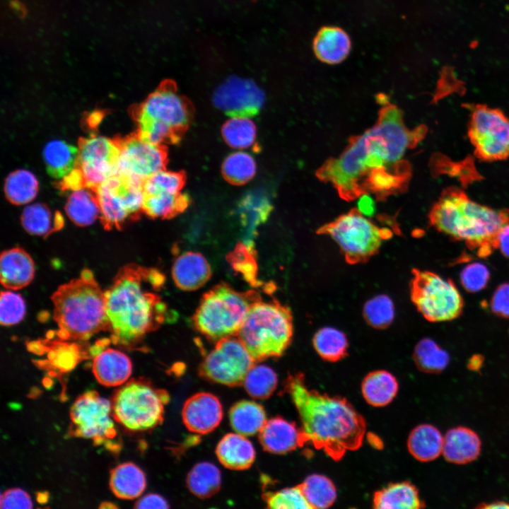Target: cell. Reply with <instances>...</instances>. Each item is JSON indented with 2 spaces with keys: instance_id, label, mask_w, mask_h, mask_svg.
<instances>
[{
  "instance_id": "7bdbcfd3",
  "label": "cell",
  "mask_w": 509,
  "mask_h": 509,
  "mask_svg": "<svg viewBox=\"0 0 509 509\" xmlns=\"http://www.w3.org/2000/svg\"><path fill=\"white\" fill-rule=\"evenodd\" d=\"M278 382L276 373L265 365H253L242 385L246 392L256 399H267L275 391Z\"/></svg>"
},
{
  "instance_id": "6f0895ef",
  "label": "cell",
  "mask_w": 509,
  "mask_h": 509,
  "mask_svg": "<svg viewBox=\"0 0 509 509\" xmlns=\"http://www.w3.org/2000/svg\"><path fill=\"white\" fill-rule=\"evenodd\" d=\"M100 508H117V506L115 505L114 504H112V503H103L100 505Z\"/></svg>"
},
{
  "instance_id": "f546056e",
  "label": "cell",
  "mask_w": 509,
  "mask_h": 509,
  "mask_svg": "<svg viewBox=\"0 0 509 509\" xmlns=\"http://www.w3.org/2000/svg\"><path fill=\"white\" fill-rule=\"evenodd\" d=\"M110 488L122 499H134L145 490L146 479L144 472L131 462L122 463L110 472Z\"/></svg>"
},
{
  "instance_id": "7a4b0ae2",
  "label": "cell",
  "mask_w": 509,
  "mask_h": 509,
  "mask_svg": "<svg viewBox=\"0 0 509 509\" xmlns=\"http://www.w3.org/2000/svg\"><path fill=\"white\" fill-rule=\"evenodd\" d=\"M164 283L163 274L153 268L129 264L119 269L105 291L107 332L113 344L134 347L165 322L168 307L157 293Z\"/></svg>"
},
{
  "instance_id": "277c9868",
  "label": "cell",
  "mask_w": 509,
  "mask_h": 509,
  "mask_svg": "<svg viewBox=\"0 0 509 509\" xmlns=\"http://www.w3.org/2000/svg\"><path fill=\"white\" fill-rule=\"evenodd\" d=\"M428 217L437 230L464 242L482 255L496 248L498 231L509 222V211L481 205L460 189L449 187L433 205Z\"/></svg>"
},
{
  "instance_id": "d6a6232c",
  "label": "cell",
  "mask_w": 509,
  "mask_h": 509,
  "mask_svg": "<svg viewBox=\"0 0 509 509\" xmlns=\"http://www.w3.org/2000/svg\"><path fill=\"white\" fill-rule=\"evenodd\" d=\"M65 211L76 226L92 225L100 216L96 193L86 187L72 190L67 198Z\"/></svg>"
},
{
  "instance_id": "8fae6325",
  "label": "cell",
  "mask_w": 509,
  "mask_h": 509,
  "mask_svg": "<svg viewBox=\"0 0 509 509\" xmlns=\"http://www.w3.org/2000/svg\"><path fill=\"white\" fill-rule=\"evenodd\" d=\"M410 296L419 312L430 322H445L458 317L463 300L453 282L429 271L414 269Z\"/></svg>"
},
{
  "instance_id": "3957f363",
  "label": "cell",
  "mask_w": 509,
  "mask_h": 509,
  "mask_svg": "<svg viewBox=\"0 0 509 509\" xmlns=\"http://www.w3.org/2000/svg\"><path fill=\"white\" fill-rule=\"evenodd\" d=\"M285 390L298 412L305 443L322 450L334 461L361 446L365 419L345 398L309 389L301 373L288 377Z\"/></svg>"
},
{
  "instance_id": "484cf974",
  "label": "cell",
  "mask_w": 509,
  "mask_h": 509,
  "mask_svg": "<svg viewBox=\"0 0 509 509\" xmlns=\"http://www.w3.org/2000/svg\"><path fill=\"white\" fill-rule=\"evenodd\" d=\"M350 48L351 41L348 34L339 27L322 28L313 40V50L317 58L329 64L344 60Z\"/></svg>"
},
{
  "instance_id": "f6af8a7d",
  "label": "cell",
  "mask_w": 509,
  "mask_h": 509,
  "mask_svg": "<svg viewBox=\"0 0 509 509\" xmlns=\"http://www.w3.org/2000/svg\"><path fill=\"white\" fill-rule=\"evenodd\" d=\"M185 175L182 172L160 170L145 180L143 185L145 194H170L181 192L185 184Z\"/></svg>"
},
{
  "instance_id": "5bb4252c",
  "label": "cell",
  "mask_w": 509,
  "mask_h": 509,
  "mask_svg": "<svg viewBox=\"0 0 509 509\" xmlns=\"http://www.w3.org/2000/svg\"><path fill=\"white\" fill-rule=\"evenodd\" d=\"M255 361L237 335L216 341L213 349L199 366L200 375L209 381L228 385L242 384Z\"/></svg>"
},
{
  "instance_id": "30bf717a",
  "label": "cell",
  "mask_w": 509,
  "mask_h": 509,
  "mask_svg": "<svg viewBox=\"0 0 509 509\" xmlns=\"http://www.w3.org/2000/svg\"><path fill=\"white\" fill-rule=\"evenodd\" d=\"M168 394L143 379H133L116 390L112 399V416L124 428L133 431L154 428L163 419Z\"/></svg>"
},
{
  "instance_id": "d4e9b609",
  "label": "cell",
  "mask_w": 509,
  "mask_h": 509,
  "mask_svg": "<svg viewBox=\"0 0 509 509\" xmlns=\"http://www.w3.org/2000/svg\"><path fill=\"white\" fill-rule=\"evenodd\" d=\"M219 462L226 468L243 470L251 467L255 460V450L246 436L238 433L225 435L216 447Z\"/></svg>"
},
{
  "instance_id": "1f68e13d",
  "label": "cell",
  "mask_w": 509,
  "mask_h": 509,
  "mask_svg": "<svg viewBox=\"0 0 509 509\" xmlns=\"http://www.w3.org/2000/svg\"><path fill=\"white\" fill-rule=\"evenodd\" d=\"M397 391V379L390 373L383 370L369 373L361 384L363 398L368 404L376 407L390 404Z\"/></svg>"
},
{
  "instance_id": "11a10c76",
  "label": "cell",
  "mask_w": 509,
  "mask_h": 509,
  "mask_svg": "<svg viewBox=\"0 0 509 509\" xmlns=\"http://www.w3.org/2000/svg\"><path fill=\"white\" fill-rule=\"evenodd\" d=\"M358 210L365 216H371L375 211L373 199L368 194H363L358 201Z\"/></svg>"
},
{
  "instance_id": "e575fe53",
  "label": "cell",
  "mask_w": 509,
  "mask_h": 509,
  "mask_svg": "<svg viewBox=\"0 0 509 509\" xmlns=\"http://www.w3.org/2000/svg\"><path fill=\"white\" fill-rule=\"evenodd\" d=\"M187 486L194 496L206 498L218 491L221 485V474L213 464L202 462L195 464L187 476Z\"/></svg>"
},
{
  "instance_id": "9c48e42d",
  "label": "cell",
  "mask_w": 509,
  "mask_h": 509,
  "mask_svg": "<svg viewBox=\"0 0 509 509\" xmlns=\"http://www.w3.org/2000/svg\"><path fill=\"white\" fill-rule=\"evenodd\" d=\"M317 233L329 236L339 247L346 262L356 264L378 254L382 242L390 238L393 232L379 227L358 209H352L320 227Z\"/></svg>"
},
{
  "instance_id": "44dd1931",
  "label": "cell",
  "mask_w": 509,
  "mask_h": 509,
  "mask_svg": "<svg viewBox=\"0 0 509 509\" xmlns=\"http://www.w3.org/2000/svg\"><path fill=\"white\" fill-rule=\"evenodd\" d=\"M172 276L180 289L194 291L204 286L211 278V266L201 254L193 251L186 252L174 261Z\"/></svg>"
},
{
  "instance_id": "7c38bea8",
  "label": "cell",
  "mask_w": 509,
  "mask_h": 509,
  "mask_svg": "<svg viewBox=\"0 0 509 509\" xmlns=\"http://www.w3.org/2000/svg\"><path fill=\"white\" fill-rule=\"evenodd\" d=\"M143 185L141 180L117 173L95 189L100 218L106 230L119 229L143 211Z\"/></svg>"
},
{
  "instance_id": "4dcf8cb0",
  "label": "cell",
  "mask_w": 509,
  "mask_h": 509,
  "mask_svg": "<svg viewBox=\"0 0 509 509\" xmlns=\"http://www.w3.org/2000/svg\"><path fill=\"white\" fill-rule=\"evenodd\" d=\"M23 228L35 235L47 237L60 230L64 226V218L58 211H52L42 203L27 205L21 218Z\"/></svg>"
},
{
  "instance_id": "bcb514c9",
  "label": "cell",
  "mask_w": 509,
  "mask_h": 509,
  "mask_svg": "<svg viewBox=\"0 0 509 509\" xmlns=\"http://www.w3.org/2000/svg\"><path fill=\"white\" fill-rule=\"evenodd\" d=\"M264 498L269 508L311 509L299 485L267 493Z\"/></svg>"
},
{
  "instance_id": "74e56055",
  "label": "cell",
  "mask_w": 509,
  "mask_h": 509,
  "mask_svg": "<svg viewBox=\"0 0 509 509\" xmlns=\"http://www.w3.org/2000/svg\"><path fill=\"white\" fill-rule=\"evenodd\" d=\"M312 344L318 355L327 361L336 362L347 355V338L342 332L334 327L320 329L312 338Z\"/></svg>"
},
{
  "instance_id": "4316f807",
  "label": "cell",
  "mask_w": 509,
  "mask_h": 509,
  "mask_svg": "<svg viewBox=\"0 0 509 509\" xmlns=\"http://www.w3.org/2000/svg\"><path fill=\"white\" fill-rule=\"evenodd\" d=\"M79 149L64 140L49 141L42 151V157L48 174L63 180L78 168Z\"/></svg>"
},
{
  "instance_id": "816d5d0a",
  "label": "cell",
  "mask_w": 509,
  "mask_h": 509,
  "mask_svg": "<svg viewBox=\"0 0 509 509\" xmlns=\"http://www.w3.org/2000/svg\"><path fill=\"white\" fill-rule=\"evenodd\" d=\"M491 307L496 315L509 317V283H503L497 288L492 296Z\"/></svg>"
},
{
  "instance_id": "8d00e7d4",
  "label": "cell",
  "mask_w": 509,
  "mask_h": 509,
  "mask_svg": "<svg viewBox=\"0 0 509 509\" xmlns=\"http://www.w3.org/2000/svg\"><path fill=\"white\" fill-rule=\"evenodd\" d=\"M38 189L36 176L25 169L14 170L7 176L4 183L6 198L16 205L30 203L36 197Z\"/></svg>"
},
{
  "instance_id": "b9f144b4",
  "label": "cell",
  "mask_w": 509,
  "mask_h": 509,
  "mask_svg": "<svg viewBox=\"0 0 509 509\" xmlns=\"http://www.w3.org/2000/svg\"><path fill=\"white\" fill-rule=\"evenodd\" d=\"M221 134L229 146L245 149L255 143L257 128L250 118L230 117L223 124Z\"/></svg>"
},
{
  "instance_id": "e0dca14e",
  "label": "cell",
  "mask_w": 509,
  "mask_h": 509,
  "mask_svg": "<svg viewBox=\"0 0 509 509\" xmlns=\"http://www.w3.org/2000/svg\"><path fill=\"white\" fill-rule=\"evenodd\" d=\"M212 100L216 108L230 117L251 118L263 107L265 95L252 79L230 76L216 87Z\"/></svg>"
},
{
  "instance_id": "7402d4cb",
  "label": "cell",
  "mask_w": 509,
  "mask_h": 509,
  "mask_svg": "<svg viewBox=\"0 0 509 509\" xmlns=\"http://www.w3.org/2000/svg\"><path fill=\"white\" fill-rule=\"evenodd\" d=\"M0 267L1 283L8 289L18 290L27 286L35 274L32 257L20 247L4 251L1 254Z\"/></svg>"
},
{
  "instance_id": "681fc988",
  "label": "cell",
  "mask_w": 509,
  "mask_h": 509,
  "mask_svg": "<svg viewBox=\"0 0 509 509\" xmlns=\"http://www.w3.org/2000/svg\"><path fill=\"white\" fill-rule=\"evenodd\" d=\"M489 276V271L486 266L476 262L464 267L460 273V281L467 291L478 292L486 287Z\"/></svg>"
},
{
  "instance_id": "60d3db41",
  "label": "cell",
  "mask_w": 509,
  "mask_h": 509,
  "mask_svg": "<svg viewBox=\"0 0 509 509\" xmlns=\"http://www.w3.org/2000/svg\"><path fill=\"white\" fill-rule=\"evenodd\" d=\"M256 170L257 165L254 158L242 151L229 154L221 166L224 178L235 185H242L250 181Z\"/></svg>"
},
{
  "instance_id": "ac0fdd59",
  "label": "cell",
  "mask_w": 509,
  "mask_h": 509,
  "mask_svg": "<svg viewBox=\"0 0 509 509\" xmlns=\"http://www.w3.org/2000/svg\"><path fill=\"white\" fill-rule=\"evenodd\" d=\"M119 146L117 173L144 182L165 169L168 155L165 146L149 142L138 134L117 141Z\"/></svg>"
},
{
  "instance_id": "6da1fadb",
  "label": "cell",
  "mask_w": 509,
  "mask_h": 509,
  "mask_svg": "<svg viewBox=\"0 0 509 509\" xmlns=\"http://www.w3.org/2000/svg\"><path fill=\"white\" fill-rule=\"evenodd\" d=\"M426 131L423 125L409 129L401 110L385 104L374 126L351 137L339 157L328 158L322 165L317 177L332 183L346 201L368 194L380 200L402 192L411 175L410 165L403 157Z\"/></svg>"
},
{
  "instance_id": "d6986e66",
  "label": "cell",
  "mask_w": 509,
  "mask_h": 509,
  "mask_svg": "<svg viewBox=\"0 0 509 509\" xmlns=\"http://www.w3.org/2000/svg\"><path fill=\"white\" fill-rule=\"evenodd\" d=\"M223 407L218 398L209 392H199L188 398L182 409L186 428L197 434H207L220 424Z\"/></svg>"
},
{
  "instance_id": "f907efd6",
  "label": "cell",
  "mask_w": 509,
  "mask_h": 509,
  "mask_svg": "<svg viewBox=\"0 0 509 509\" xmlns=\"http://www.w3.org/2000/svg\"><path fill=\"white\" fill-rule=\"evenodd\" d=\"M1 508H33L29 495L18 488H10L4 491L1 496Z\"/></svg>"
},
{
  "instance_id": "f35d334b",
  "label": "cell",
  "mask_w": 509,
  "mask_h": 509,
  "mask_svg": "<svg viewBox=\"0 0 509 509\" xmlns=\"http://www.w3.org/2000/svg\"><path fill=\"white\" fill-rule=\"evenodd\" d=\"M299 486L311 509L327 508L336 500V488L325 476L316 474L310 475Z\"/></svg>"
},
{
  "instance_id": "c3c4849f",
  "label": "cell",
  "mask_w": 509,
  "mask_h": 509,
  "mask_svg": "<svg viewBox=\"0 0 509 509\" xmlns=\"http://www.w3.org/2000/svg\"><path fill=\"white\" fill-rule=\"evenodd\" d=\"M25 314V304L22 296L10 291L1 293L0 322L10 326L20 322Z\"/></svg>"
},
{
  "instance_id": "52a82bcc",
  "label": "cell",
  "mask_w": 509,
  "mask_h": 509,
  "mask_svg": "<svg viewBox=\"0 0 509 509\" xmlns=\"http://www.w3.org/2000/svg\"><path fill=\"white\" fill-rule=\"evenodd\" d=\"M192 107L170 84L150 94L136 108L137 134L155 144L179 141L192 119Z\"/></svg>"
},
{
  "instance_id": "4fadbf2b",
  "label": "cell",
  "mask_w": 509,
  "mask_h": 509,
  "mask_svg": "<svg viewBox=\"0 0 509 509\" xmlns=\"http://www.w3.org/2000/svg\"><path fill=\"white\" fill-rule=\"evenodd\" d=\"M468 136L480 160L491 162L509 157V118L501 110L484 105L473 107Z\"/></svg>"
},
{
  "instance_id": "f1b7e54d",
  "label": "cell",
  "mask_w": 509,
  "mask_h": 509,
  "mask_svg": "<svg viewBox=\"0 0 509 509\" xmlns=\"http://www.w3.org/2000/svg\"><path fill=\"white\" fill-rule=\"evenodd\" d=\"M443 435L433 425L421 424L409 435L407 448L410 454L420 462L437 459L443 451Z\"/></svg>"
},
{
  "instance_id": "f5cc1de1",
  "label": "cell",
  "mask_w": 509,
  "mask_h": 509,
  "mask_svg": "<svg viewBox=\"0 0 509 509\" xmlns=\"http://www.w3.org/2000/svg\"><path fill=\"white\" fill-rule=\"evenodd\" d=\"M135 508H168L169 505L166 500L156 493L146 494L136 501Z\"/></svg>"
},
{
  "instance_id": "db71d44e",
  "label": "cell",
  "mask_w": 509,
  "mask_h": 509,
  "mask_svg": "<svg viewBox=\"0 0 509 509\" xmlns=\"http://www.w3.org/2000/svg\"><path fill=\"white\" fill-rule=\"evenodd\" d=\"M496 248L509 258V222L505 223L498 231L495 241Z\"/></svg>"
},
{
  "instance_id": "83f0119b",
  "label": "cell",
  "mask_w": 509,
  "mask_h": 509,
  "mask_svg": "<svg viewBox=\"0 0 509 509\" xmlns=\"http://www.w3.org/2000/svg\"><path fill=\"white\" fill-rule=\"evenodd\" d=\"M424 506L417 488L409 481L390 484L373 495L374 508L418 509Z\"/></svg>"
},
{
  "instance_id": "603a6c76",
  "label": "cell",
  "mask_w": 509,
  "mask_h": 509,
  "mask_svg": "<svg viewBox=\"0 0 509 509\" xmlns=\"http://www.w3.org/2000/svg\"><path fill=\"white\" fill-rule=\"evenodd\" d=\"M481 442L478 434L464 427H454L443 435L442 455L451 463L464 464L476 460L480 454Z\"/></svg>"
},
{
  "instance_id": "ee69618b",
  "label": "cell",
  "mask_w": 509,
  "mask_h": 509,
  "mask_svg": "<svg viewBox=\"0 0 509 509\" xmlns=\"http://www.w3.org/2000/svg\"><path fill=\"white\" fill-rule=\"evenodd\" d=\"M363 315L366 322L375 329H385L394 317L392 300L386 295H378L364 304Z\"/></svg>"
},
{
  "instance_id": "5b68a950",
  "label": "cell",
  "mask_w": 509,
  "mask_h": 509,
  "mask_svg": "<svg viewBox=\"0 0 509 509\" xmlns=\"http://www.w3.org/2000/svg\"><path fill=\"white\" fill-rule=\"evenodd\" d=\"M51 300L57 334L62 340H88L107 331L105 291L90 270L85 269L78 277L61 285Z\"/></svg>"
},
{
  "instance_id": "7dc6e473",
  "label": "cell",
  "mask_w": 509,
  "mask_h": 509,
  "mask_svg": "<svg viewBox=\"0 0 509 509\" xmlns=\"http://www.w3.org/2000/svg\"><path fill=\"white\" fill-rule=\"evenodd\" d=\"M227 259L233 269L240 273L250 283L254 286L257 283V264L252 249L245 243H238Z\"/></svg>"
},
{
  "instance_id": "ffe728a7",
  "label": "cell",
  "mask_w": 509,
  "mask_h": 509,
  "mask_svg": "<svg viewBox=\"0 0 509 509\" xmlns=\"http://www.w3.org/2000/svg\"><path fill=\"white\" fill-rule=\"evenodd\" d=\"M259 434L262 447L271 453L284 454L305 444L301 429L279 416L267 420Z\"/></svg>"
},
{
  "instance_id": "ba28073f",
  "label": "cell",
  "mask_w": 509,
  "mask_h": 509,
  "mask_svg": "<svg viewBox=\"0 0 509 509\" xmlns=\"http://www.w3.org/2000/svg\"><path fill=\"white\" fill-rule=\"evenodd\" d=\"M260 300L254 291L240 292L226 283H218L202 296L193 325L209 339L237 335L251 306Z\"/></svg>"
},
{
  "instance_id": "cb8c5ba5",
  "label": "cell",
  "mask_w": 509,
  "mask_h": 509,
  "mask_svg": "<svg viewBox=\"0 0 509 509\" xmlns=\"http://www.w3.org/2000/svg\"><path fill=\"white\" fill-rule=\"evenodd\" d=\"M131 370V362L129 357L116 349H105L93 359V375L99 383L107 387L124 384L130 377Z\"/></svg>"
},
{
  "instance_id": "d590c367",
  "label": "cell",
  "mask_w": 509,
  "mask_h": 509,
  "mask_svg": "<svg viewBox=\"0 0 509 509\" xmlns=\"http://www.w3.org/2000/svg\"><path fill=\"white\" fill-rule=\"evenodd\" d=\"M189 204V197L181 192L175 194H145L143 212L152 218H171L182 213Z\"/></svg>"
},
{
  "instance_id": "9f6ffc18",
  "label": "cell",
  "mask_w": 509,
  "mask_h": 509,
  "mask_svg": "<svg viewBox=\"0 0 509 509\" xmlns=\"http://www.w3.org/2000/svg\"><path fill=\"white\" fill-rule=\"evenodd\" d=\"M485 508H509V503L503 501H496L484 506Z\"/></svg>"
},
{
  "instance_id": "8992f818",
  "label": "cell",
  "mask_w": 509,
  "mask_h": 509,
  "mask_svg": "<svg viewBox=\"0 0 509 509\" xmlns=\"http://www.w3.org/2000/svg\"><path fill=\"white\" fill-rule=\"evenodd\" d=\"M293 334L290 308L276 300L255 302L237 336L255 361L281 356Z\"/></svg>"
},
{
  "instance_id": "836d02e7",
  "label": "cell",
  "mask_w": 509,
  "mask_h": 509,
  "mask_svg": "<svg viewBox=\"0 0 509 509\" xmlns=\"http://www.w3.org/2000/svg\"><path fill=\"white\" fill-rule=\"evenodd\" d=\"M229 421L235 432L249 436L259 433L267 419L262 405L253 401L242 400L230 408Z\"/></svg>"
},
{
  "instance_id": "ab89813d",
  "label": "cell",
  "mask_w": 509,
  "mask_h": 509,
  "mask_svg": "<svg viewBox=\"0 0 509 509\" xmlns=\"http://www.w3.org/2000/svg\"><path fill=\"white\" fill-rule=\"evenodd\" d=\"M413 356L417 368L428 373H438L443 371L450 361L448 353L433 340L427 338L418 342Z\"/></svg>"
},
{
  "instance_id": "2e32d148",
  "label": "cell",
  "mask_w": 509,
  "mask_h": 509,
  "mask_svg": "<svg viewBox=\"0 0 509 509\" xmlns=\"http://www.w3.org/2000/svg\"><path fill=\"white\" fill-rule=\"evenodd\" d=\"M78 149V168L85 187L95 189L105 180L117 174L119 156L117 141L91 135L80 141Z\"/></svg>"
},
{
  "instance_id": "9a60e30c",
  "label": "cell",
  "mask_w": 509,
  "mask_h": 509,
  "mask_svg": "<svg viewBox=\"0 0 509 509\" xmlns=\"http://www.w3.org/2000/svg\"><path fill=\"white\" fill-rule=\"evenodd\" d=\"M111 402L90 390L80 395L70 409L74 435L92 439L95 445L115 438Z\"/></svg>"
}]
</instances>
